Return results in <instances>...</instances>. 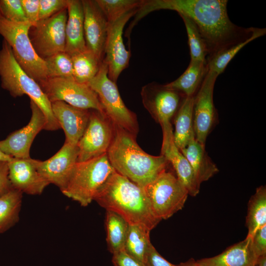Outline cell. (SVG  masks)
I'll use <instances>...</instances> for the list:
<instances>
[{
    "instance_id": "obj_1",
    "label": "cell",
    "mask_w": 266,
    "mask_h": 266,
    "mask_svg": "<svg viewBox=\"0 0 266 266\" xmlns=\"http://www.w3.org/2000/svg\"><path fill=\"white\" fill-rule=\"evenodd\" d=\"M227 0H143L138 9L142 18L160 9L174 10L190 19L203 40L207 59L251 36L258 28H245L233 24L227 12Z\"/></svg>"
},
{
    "instance_id": "obj_2",
    "label": "cell",
    "mask_w": 266,
    "mask_h": 266,
    "mask_svg": "<svg viewBox=\"0 0 266 266\" xmlns=\"http://www.w3.org/2000/svg\"><path fill=\"white\" fill-rule=\"evenodd\" d=\"M113 127L107 155L117 172L143 189L167 169L169 163L165 157L147 154L139 146L135 136L114 125Z\"/></svg>"
},
{
    "instance_id": "obj_3",
    "label": "cell",
    "mask_w": 266,
    "mask_h": 266,
    "mask_svg": "<svg viewBox=\"0 0 266 266\" xmlns=\"http://www.w3.org/2000/svg\"><path fill=\"white\" fill-rule=\"evenodd\" d=\"M94 200L106 210L118 213L129 224L141 225L149 231L161 221L154 214L143 189L116 171L100 187Z\"/></svg>"
},
{
    "instance_id": "obj_4",
    "label": "cell",
    "mask_w": 266,
    "mask_h": 266,
    "mask_svg": "<svg viewBox=\"0 0 266 266\" xmlns=\"http://www.w3.org/2000/svg\"><path fill=\"white\" fill-rule=\"evenodd\" d=\"M0 78L1 87L13 97L26 95L40 108L46 119L44 130L55 131L61 128L52 112L51 102L38 83L19 65L11 47L4 39L0 50Z\"/></svg>"
},
{
    "instance_id": "obj_5",
    "label": "cell",
    "mask_w": 266,
    "mask_h": 266,
    "mask_svg": "<svg viewBox=\"0 0 266 266\" xmlns=\"http://www.w3.org/2000/svg\"><path fill=\"white\" fill-rule=\"evenodd\" d=\"M115 171L107 153L84 162H77L66 187L61 192L81 206H86L94 200L99 189Z\"/></svg>"
},
{
    "instance_id": "obj_6",
    "label": "cell",
    "mask_w": 266,
    "mask_h": 266,
    "mask_svg": "<svg viewBox=\"0 0 266 266\" xmlns=\"http://www.w3.org/2000/svg\"><path fill=\"white\" fill-rule=\"evenodd\" d=\"M86 84L97 95L104 114L112 124L136 136L138 132L136 116L126 107L116 83L109 78L104 59L97 75Z\"/></svg>"
},
{
    "instance_id": "obj_7",
    "label": "cell",
    "mask_w": 266,
    "mask_h": 266,
    "mask_svg": "<svg viewBox=\"0 0 266 266\" xmlns=\"http://www.w3.org/2000/svg\"><path fill=\"white\" fill-rule=\"evenodd\" d=\"M32 25L5 18L0 12V34L10 45L15 59L23 69L37 83L47 78L44 61L36 53L29 36Z\"/></svg>"
},
{
    "instance_id": "obj_8",
    "label": "cell",
    "mask_w": 266,
    "mask_h": 266,
    "mask_svg": "<svg viewBox=\"0 0 266 266\" xmlns=\"http://www.w3.org/2000/svg\"><path fill=\"white\" fill-rule=\"evenodd\" d=\"M143 189L154 214L161 220L181 210L189 195L176 175L167 169Z\"/></svg>"
},
{
    "instance_id": "obj_9",
    "label": "cell",
    "mask_w": 266,
    "mask_h": 266,
    "mask_svg": "<svg viewBox=\"0 0 266 266\" xmlns=\"http://www.w3.org/2000/svg\"><path fill=\"white\" fill-rule=\"evenodd\" d=\"M38 83L51 103L62 101L77 108L104 113L97 95L86 84L63 78H47Z\"/></svg>"
},
{
    "instance_id": "obj_10",
    "label": "cell",
    "mask_w": 266,
    "mask_h": 266,
    "mask_svg": "<svg viewBox=\"0 0 266 266\" xmlns=\"http://www.w3.org/2000/svg\"><path fill=\"white\" fill-rule=\"evenodd\" d=\"M67 19V10L65 9L48 18L38 20L31 27L29 38L35 52L42 60L65 51Z\"/></svg>"
},
{
    "instance_id": "obj_11",
    "label": "cell",
    "mask_w": 266,
    "mask_h": 266,
    "mask_svg": "<svg viewBox=\"0 0 266 266\" xmlns=\"http://www.w3.org/2000/svg\"><path fill=\"white\" fill-rule=\"evenodd\" d=\"M113 134L112 123L105 114L90 109L88 125L77 144V162H84L107 153Z\"/></svg>"
},
{
    "instance_id": "obj_12",
    "label": "cell",
    "mask_w": 266,
    "mask_h": 266,
    "mask_svg": "<svg viewBox=\"0 0 266 266\" xmlns=\"http://www.w3.org/2000/svg\"><path fill=\"white\" fill-rule=\"evenodd\" d=\"M140 94L144 107L162 128L171 125V119L186 97L155 82L142 87Z\"/></svg>"
},
{
    "instance_id": "obj_13",
    "label": "cell",
    "mask_w": 266,
    "mask_h": 266,
    "mask_svg": "<svg viewBox=\"0 0 266 266\" xmlns=\"http://www.w3.org/2000/svg\"><path fill=\"white\" fill-rule=\"evenodd\" d=\"M218 76L209 71L206 74L194 97L193 124L195 139L204 144L216 120L213 103V90Z\"/></svg>"
},
{
    "instance_id": "obj_14",
    "label": "cell",
    "mask_w": 266,
    "mask_h": 266,
    "mask_svg": "<svg viewBox=\"0 0 266 266\" xmlns=\"http://www.w3.org/2000/svg\"><path fill=\"white\" fill-rule=\"evenodd\" d=\"M138 9L129 11L117 20L108 23L104 60L107 65L108 76L115 83L123 70L128 66L131 56L130 51L126 50L123 42V29Z\"/></svg>"
},
{
    "instance_id": "obj_15",
    "label": "cell",
    "mask_w": 266,
    "mask_h": 266,
    "mask_svg": "<svg viewBox=\"0 0 266 266\" xmlns=\"http://www.w3.org/2000/svg\"><path fill=\"white\" fill-rule=\"evenodd\" d=\"M30 107L32 116L28 124L0 141V150L12 158H30L31 145L36 135L40 131L44 129L46 126V119L44 113L31 100Z\"/></svg>"
},
{
    "instance_id": "obj_16",
    "label": "cell",
    "mask_w": 266,
    "mask_h": 266,
    "mask_svg": "<svg viewBox=\"0 0 266 266\" xmlns=\"http://www.w3.org/2000/svg\"><path fill=\"white\" fill-rule=\"evenodd\" d=\"M78 155L77 145L65 142L62 148L49 159L44 161L36 160L37 170L49 184L55 185L62 191L77 162Z\"/></svg>"
},
{
    "instance_id": "obj_17",
    "label": "cell",
    "mask_w": 266,
    "mask_h": 266,
    "mask_svg": "<svg viewBox=\"0 0 266 266\" xmlns=\"http://www.w3.org/2000/svg\"><path fill=\"white\" fill-rule=\"evenodd\" d=\"M82 2L86 48L102 62L105 56L108 23L96 0H82Z\"/></svg>"
},
{
    "instance_id": "obj_18",
    "label": "cell",
    "mask_w": 266,
    "mask_h": 266,
    "mask_svg": "<svg viewBox=\"0 0 266 266\" xmlns=\"http://www.w3.org/2000/svg\"><path fill=\"white\" fill-rule=\"evenodd\" d=\"M162 129L163 137L161 155L172 165L177 177L186 188L189 195L197 196L200 185L188 160L174 143L172 125Z\"/></svg>"
},
{
    "instance_id": "obj_19",
    "label": "cell",
    "mask_w": 266,
    "mask_h": 266,
    "mask_svg": "<svg viewBox=\"0 0 266 266\" xmlns=\"http://www.w3.org/2000/svg\"><path fill=\"white\" fill-rule=\"evenodd\" d=\"M36 160L13 158L8 162L9 178L12 188L22 193L41 194L49 184L38 172Z\"/></svg>"
},
{
    "instance_id": "obj_20",
    "label": "cell",
    "mask_w": 266,
    "mask_h": 266,
    "mask_svg": "<svg viewBox=\"0 0 266 266\" xmlns=\"http://www.w3.org/2000/svg\"><path fill=\"white\" fill-rule=\"evenodd\" d=\"M52 111L64 131L66 143L77 145L88 125L90 110L71 106L64 101L51 103Z\"/></svg>"
},
{
    "instance_id": "obj_21",
    "label": "cell",
    "mask_w": 266,
    "mask_h": 266,
    "mask_svg": "<svg viewBox=\"0 0 266 266\" xmlns=\"http://www.w3.org/2000/svg\"><path fill=\"white\" fill-rule=\"evenodd\" d=\"M259 257L252 245V237L246 236L241 241L227 248L221 254L195 261V266H255Z\"/></svg>"
},
{
    "instance_id": "obj_22",
    "label": "cell",
    "mask_w": 266,
    "mask_h": 266,
    "mask_svg": "<svg viewBox=\"0 0 266 266\" xmlns=\"http://www.w3.org/2000/svg\"><path fill=\"white\" fill-rule=\"evenodd\" d=\"M67 10L65 52L71 56L87 49L84 37L82 0H69Z\"/></svg>"
},
{
    "instance_id": "obj_23",
    "label": "cell",
    "mask_w": 266,
    "mask_h": 266,
    "mask_svg": "<svg viewBox=\"0 0 266 266\" xmlns=\"http://www.w3.org/2000/svg\"><path fill=\"white\" fill-rule=\"evenodd\" d=\"M180 151L189 163L200 185L219 171L216 165L208 156L205 145L201 144L195 139L191 141Z\"/></svg>"
},
{
    "instance_id": "obj_24",
    "label": "cell",
    "mask_w": 266,
    "mask_h": 266,
    "mask_svg": "<svg viewBox=\"0 0 266 266\" xmlns=\"http://www.w3.org/2000/svg\"><path fill=\"white\" fill-rule=\"evenodd\" d=\"M194 97H185L174 116L173 139L180 150L195 139L193 124Z\"/></svg>"
},
{
    "instance_id": "obj_25",
    "label": "cell",
    "mask_w": 266,
    "mask_h": 266,
    "mask_svg": "<svg viewBox=\"0 0 266 266\" xmlns=\"http://www.w3.org/2000/svg\"><path fill=\"white\" fill-rule=\"evenodd\" d=\"M207 71L206 64L191 61L185 71L177 79L165 86L185 97L194 96L199 89Z\"/></svg>"
},
{
    "instance_id": "obj_26",
    "label": "cell",
    "mask_w": 266,
    "mask_h": 266,
    "mask_svg": "<svg viewBox=\"0 0 266 266\" xmlns=\"http://www.w3.org/2000/svg\"><path fill=\"white\" fill-rule=\"evenodd\" d=\"M23 193L12 188L0 196V234L13 227L19 220Z\"/></svg>"
},
{
    "instance_id": "obj_27",
    "label": "cell",
    "mask_w": 266,
    "mask_h": 266,
    "mask_svg": "<svg viewBox=\"0 0 266 266\" xmlns=\"http://www.w3.org/2000/svg\"><path fill=\"white\" fill-rule=\"evenodd\" d=\"M106 241L112 254L124 250L129 224L121 215L111 210H106Z\"/></svg>"
},
{
    "instance_id": "obj_28",
    "label": "cell",
    "mask_w": 266,
    "mask_h": 266,
    "mask_svg": "<svg viewBox=\"0 0 266 266\" xmlns=\"http://www.w3.org/2000/svg\"><path fill=\"white\" fill-rule=\"evenodd\" d=\"M266 225V188L265 186L257 188L248 204L246 225L247 236L252 237L256 232Z\"/></svg>"
},
{
    "instance_id": "obj_29",
    "label": "cell",
    "mask_w": 266,
    "mask_h": 266,
    "mask_svg": "<svg viewBox=\"0 0 266 266\" xmlns=\"http://www.w3.org/2000/svg\"><path fill=\"white\" fill-rule=\"evenodd\" d=\"M150 232L145 227L129 224L124 250L130 255L144 263L147 251L151 245Z\"/></svg>"
},
{
    "instance_id": "obj_30",
    "label": "cell",
    "mask_w": 266,
    "mask_h": 266,
    "mask_svg": "<svg viewBox=\"0 0 266 266\" xmlns=\"http://www.w3.org/2000/svg\"><path fill=\"white\" fill-rule=\"evenodd\" d=\"M74 80L87 84L98 73L102 62L88 49L70 56Z\"/></svg>"
},
{
    "instance_id": "obj_31",
    "label": "cell",
    "mask_w": 266,
    "mask_h": 266,
    "mask_svg": "<svg viewBox=\"0 0 266 266\" xmlns=\"http://www.w3.org/2000/svg\"><path fill=\"white\" fill-rule=\"evenodd\" d=\"M266 29L258 28L256 32L245 40L223 50L206 60L207 71H211L218 76L221 74L235 55L244 46L257 38L266 33Z\"/></svg>"
},
{
    "instance_id": "obj_32",
    "label": "cell",
    "mask_w": 266,
    "mask_h": 266,
    "mask_svg": "<svg viewBox=\"0 0 266 266\" xmlns=\"http://www.w3.org/2000/svg\"><path fill=\"white\" fill-rule=\"evenodd\" d=\"M47 78L74 79L71 56L65 51L57 53L44 60Z\"/></svg>"
},
{
    "instance_id": "obj_33",
    "label": "cell",
    "mask_w": 266,
    "mask_h": 266,
    "mask_svg": "<svg viewBox=\"0 0 266 266\" xmlns=\"http://www.w3.org/2000/svg\"><path fill=\"white\" fill-rule=\"evenodd\" d=\"M108 23L124 14L139 8L143 0H96Z\"/></svg>"
},
{
    "instance_id": "obj_34",
    "label": "cell",
    "mask_w": 266,
    "mask_h": 266,
    "mask_svg": "<svg viewBox=\"0 0 266 266\" xmlns=\"http://www.w3.org/2000/svg\"><path fill=\"white\" fill-rule=\"evenodd\" d=\"M180 16L185 24L187 33L191 61L206 64V46L196 26L188 18Z\"/></svg>"
},
{
    "instance_id": "obj_35",
    "label": "cell",
    "mask_w": 266,
    "mask_h": 266,
    "mask_svg": "<svg viewBox=\"0 0 266 266\" xmlns=\"http://www.w3.org/2000/svg\"><path fill=\"white\" fill-rule=\"evenodd\" d=\"M0 12L9 20L20 23L28 22L21 0H0Z\"/></svg>"
},
{
    "instance_id": "obj_36",
    "label": "cell",
    "mask_w": 266,
    "mask_h": 266,
    "mask_svg": "<svg viewBox=\"0 0 266 266\" xmlns=\"http://www.w3.org/2000/svg\"><path fill=\"white\" fill-rule=\"evenodd\" d=\"M69 0H39L38 19L48 18L67 9Z\"/></svg>"
},
{
    "instance_id": "obj_37",
    "label": "cell",
    "mask_w": 266,
    "mask_h": 266,
    "mask_svg": "<svg viewBox=\"0 0 266 266\" xmlns=\"http://www.w3.org/2000/svg\"><path fill=\"white\" fill-rule=\"evenodd\" d=\"M252 245L258 257L266 254V225L256 232L252 237Z\"/></svg>"
},
{
    "instance_id": "obj_38",
    "label": "cell",
    "mask_w": 266,
    "mask_h": 266,
    "mask_svg": "<svg viewBox=\"0 0 266 266\" xmlns=\"http://www.w3.org/2000/svg\"><path fill=\"white\" fill-rule=\"evenodd\" d=\"M112 255V262L114 266H146L144 263L130 255L124 250Z\"/></svg>"
},
{
    "instance_id": "obj_39",
    "label": "cell",
    "mask_w": 266,
    "mask_h": 266,
    "mask_svg": "<svg viewBox=\"0 0 266 266\" xmlns=\"http://www.w3.org/2000/svg\"><path fill=\"white\" fill-rule=\"evenodd\" d=\"M25 16L32 25L38 20L39 0H21Z\"/></svg>"
},
{
    "instance_id": "obj_40",
    "label": "cell",
    "mask_w": 266,
    "mask_h": 266,
    "mask_svg": "<svg viewBox=\"0 0 266 266\" xmlns=\"http://www.w3.org/2000/svg\"><path fill=\"white\" fill-rule=\"evenodd\" d=\"M144 264L146 266H178L170 263L164 258L152 244L147 251Z\"/></svg>"
},
{
    "instance_id": "obj_41",
    "label": "cell",
    "mask_w": 266,
    "mask_h": 266,
    "mask_svg": "<svg viewBox=\"0 0 266 266\" xmlns=\"http://www.w3.org/2000/svg\"><path fill=\"white\" fill-rule=\"evenodd\" d=\"M12 188L9 178L8 162L0 161V196Z\"/></svg>"
},
{
    "instance_id": "obj_42",
    "label": "cell",
    "mask_w": 266,
    "mask_h": 266,
    "mask_svg": "<svg viewBox=\"0 0 266 266\" xmlns=\"http://www.w3.org/2000/svg\"><path fill=\"white\" fill-rule=\"evenodd\" d=\"M255 266H266V254L258 258Z\"/></svg>"
},
{
    "instance_id": "obj_43",
    "label": "cell",
    "mask_w": 266,
    "mask_h": 266,
    "mask_svg": "<svg viewBox=\"0 0 266 266\" xmlns=\"http://www.w3.org/2000/svg\"><path fill=\"white\" fill-rule=\"evenodd\" d=\"M13 158H12L4 153H3L0 150V161H6V162H9Z\"/></svg>"
},
{
    "instance_id": "obj_44",
    "label": "cell",
    "mask_w": 266,
    "mask_h": 266,
    "mask_svg": "<svg viewBox=\"0 0 266 266\" xmlns=\"http://www.w3.org/2000/svg\"><path fill=\"white\" fill-rule=\"evenodd\" d=\"M193 259H191L184 263H181L178 266H195L193 263Z\"/></svg>"
}]
</instances>
